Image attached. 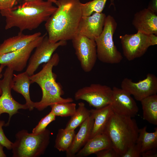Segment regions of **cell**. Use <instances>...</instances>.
<instances>
[{
    "instance_id": "obj_28",
    "label": "cell",
    "mask_w": 157,
    "mask_h": 157,
    "mask_svg": "<svg viewBox=\"0 0 157 157\" xmlns=\"http://www.w3.org/2000/svg\"><path fill=\"white\" fill-rule=\"evenodd\" d=\"M56 117L51 112H50L41 119L38 124L33 129L32 133L38 134L44 131L48 125L56 119Z\"/></svg>"
},
{
    "instance_id": "obj_35",
    "label": "cell",
    "mask_w": 157,
    "mask_h": 157,
    "mask_svg": "<svg viewBox=\"0 0 157 157\" xmlns=\"http://www.w3.org/2000/svg\"><path fill=\"white\" fill-rule=\"evenodd\" d=\"M150 39L151 46H154L157 44V36L154 34H149Z\"/></svg>"
},
{
    "instance_id": "obj_10",
    "label": "cell",
    "mask_w": 157,
    "mask_h": 157,
    "mask_svg": "<svg viewBox=\"0 0 157 157\" xmlns=\"http://www.w3.org/2000/svg\"><path fill=\"white\" fill-rule=\"evenodd\" d=\"M123 53L129 61L143 56L151 46L149 34L140 32L134 34H126L119 37Z\"/></svg>"
},
{
    "instance_id": "obj_13",
    "label": "cell",
    "mask_w": 157,
    "mask_h": 157,
    "mask_svg": "<svg viewBox=\"0 0 157 157\" xmlns=\"http://www.w3.org/2000/svg\"><path fill=\"white\" fill-rule=\"evenodd\" d=\"M121 88L135 99L140 101L144 98L157 93V78L154 74L149 73L146 78L137 82H133L127 78H124L121 85Z\"/></svg>"
},
{
    "instance_id": "obj_20",
    "label": "cell",
    "mask_w": 157,
    "mask_h": 157,
    "mask_svg": "<svg viewBox=\"0 0 157 157\" xmlns=\"http://www.w3.org/2000/svg\"><path fill=\"white\" fill-rule=\"evenodd\" d=\"M94 122L90 138L104 133L106 126L114 113L110 104L98 108L90 110Z\"/></svg>"
},
{
    "instance_id": "obj_14",
    "label": "cell",
    "mask_w": 157,
    "mask_h": 157,
    "mask_svg": "<svg viewBox=\"0 0 157 157\" xmlns=\"http://www.w3.org/2000/svg\"><path fill=\"white\" fill-rule=\"evenodd\" d=\"M111 105L114 113L133 117L137 115L138 108L131 95L122 88L113 87Z\"/></svg>"
},
{
    "instance_id": "obj_38",
    "label": "cell",
    "mask_w": 157,
    "mask_h": 157,
    "mask_svg": "<svg viewBox=\"0 0 157 157\" xmlns=\"http://www.w3.org/2000/svg\"><path fill=\"white\" fill-rule=\"evenodd\" d=\"M29 0H24V1H29ZM47 1H50L51 2H52L53 3L56 4L57 0H46Z\"/></svg>"
},
{
    "instance_id": "obj_29",
    "label": "cell",
    "mask_w": 157,
    "mask_h": 157,
    "mask_svg": "<svg viewBox=\"0 0 157 157\" xmlns=\"http://www.w3.org/2000/svg\"><path fill=\"white\" fill-rule=\"evenodd\" d=\"M140 145L137 142L132 144L121 157H140L141 156Z\"/></svg>"
},
{
    "instance_id": "obj_33",
    "label": "cell",
    "mask_w": 157,
    "mask_h": 157,
    "mask_svg": "<svg viewBox=\"0 0 157 157\" xmlns=\"http://www.w3.org/2000/svg\"><path fill=\"white\" fill-rule=\"evenodd\" d=\"M143 157H157V148L151 149L141 153Z\"/></svg>"
},
{
    "instance_id": "obj_17",
    "label": "cell",
    "mask_w": 157,
    "mask_h": 157,
    "mask_svg": "<svg viewBox=\"0 0 157 157\" xmlns=\"http://www.w3.org/2000/svg\"><path fill=\"white\" fill-rule=\"evenodd\" d=\"M94 122V119L90 115L80 126L79 129L75 134L71 145L66 151V157H75L76 154L85 145L90 138Z\"/></svg>"
},
{
    "instance_id": "obj_2",
    "label": "cell",
    "mask_w": 157,
    "mask_h": 157,
    "mask_svg": "<svg viewBox=\"0 0 157 157\" xmlns=\"http://www.w3.org/2000/svg\"><path fill=\"white\" fill-rule=\"evenodd\" d=\"M53 3L47 0H31L10 9L0 10L1 15L5 18V29L16 27L22 32L37 28L57 9Z\"/></svg>"
},
{
    "instance_id": "obj_31",
    "label": "cell",
    "mask_w": 157,
    "mask_h": 157,
    "mask_svg": "<svg viewBox=\"0 0 157 157\" xmlns=\"http://www.w3.org/2000/svg\"><path fill=\"white\" fill-rule=\"evenodd\" d=\"M95 154L97 157H119L113 147L101 150Z\"/></svg>"
},
{
    "instance_id": "obj_21",
    "label": "cell",
    "mask_w": 157,
    "mask_h": 157,
    "mask_svg": "<svg viewBox=\"0 0 157 157\" xmlns=\"http://www.w3.org/2000/svg\"><path fill=\"white\" fill-rule=\"evenodd\" d=\"M29 77L26 71L17 75L14 74L12 89L23 96L28 109L31 111L34 108V102L31 101L30 97L29 89L31 83Z\"/></svg>"
},
{
    "instance_id": "obj_16",
    "label": "cell",
    "mask_w": 157,
    "mask_h": 157,
    "mask_svg": "<svg viewBox=\"0 0 157 157\" xmlns=\"http://www.w3.org/2000/svg\"><path fill=\"white\" fill-rule=\"evenodd\" d=\"M132 24L137 31L157 35V16L150 9L144 8L134 15Z\"/></svg>"
},
{
    "instance_id": "obj_23",
    "label": "cell",
    "mask_w": 157,
    "mask_h": 157,
    "mask_svg": "<svg viewBox=\"0 0 157 157\" xmlns=\"http://www.w3.org/2000/svg\"><path fill=\"white\" fill-rule=\"evenodd\" d=\"M145 126L139 129V133L136 142L141 146V153L148 150L157 148V129L152 133L147 131Z\"/></svg>"
},
{
    "instance_id": "obj_5",
    "label": "cell",
    "mask_w": 157,
    "mask_h": 157,
    "mask_svg": "<svg viewBox=\"0 0 157 157\" xmlns=\"http://www.w3.org/2000/svg\"><path fill=\"white\" fill-rule=\"evenodd\" d=\"M51 135L47 129L38 134L25 129L19 131L13 144V157H38L43 155L49 144Z\"/></svg>"
},
{
    "instance_id": "obj_27",
    "label": "cell",
    "mask_w": 157,
    "mask_h": 157,
    "mask_svg": "<svg viewBox=\"0 0 157 157\" xmlns=\"http://www.w3.org/2000/svg\"><path fill=\"white\" fill-rule=\"evenodd\" d=\"M107 0H93L81 4L82 16H90L93 13H101Z\"/></svg>"
},
{
    "instance_id": "obj_11",
    "label": "cell",
    "mask_w": 157,
    "mask_h": 157,
    "mask_svg": "<svg viewBox=\"0 0 157 157\" xmlns=\"http://www.w3.org/2000/svg\"><path fill=\"white\" fill-rule=\"evenodd\" d=\"M45 33L41 35L24 48L0 56V64L21 72L26 67L32 52L42 42Z\"/></svg>"
},
{
    "instance_id": "obj_9",
    "label": "cell",
    "mask_w": 157,
    "mask_h": 157,
    "mask_svg": "<svg viewBox=\"0 0 157 157\" xmlns=\"http://www.w3.org/2000/svg\"><path fill=\"white\" fill-rule=\"evenodd\" d=\"M75 53L82 70L90 72L97 60L96 44L94 40L82 35H76L72 40Z\"/></svg>"
},
{
    "instance_id": "obj_15",
    "label": "cell",
    "mask_w": 157,
    "mask_h": 157,
    "mask_svg": "<svg viewBox=\"0 0 157 157\" xmlns=\"http://www.w3.org/2000/svg\"><path fill=\"white\" fill-rule=\"evenodd\" d=\"M106 17L102 13H95L89 16H82L78 24L77 35H83L94 40L103 31Z\"/></svg>"
},
{
    "instance_id": "obj_24",
    "label": "cell",
    "mask_w": 157,
    "mask_h": 157,
    "mask_svg": "<svg viewBox=\"0 0 157 157\" xmlns=\"http://www.w3.org/2000/svg\"><path fill=\"white\" fill-rule=\"evenodd\" d=\"M90 115V110L86 107L85 104L79 102L75 113L71 117L65 129L67 130H75Z\"/></svg>"
},
{
    "instance_id": "obj_4",
    "label": "cell",
    "mask_w": 157,
    "mask_h": 157,
    "mask_svg": "<svg viewBox=\"0 0 157 157\" xmlns=\"http://www.w3.org/2000/svg\"><path fill=\"white\" fill-rule=\"evenodd\" d=\"M139 129L132 117L114 113L104 133L110 140L112 147L121 157L128 148L137 140Z\"/></svg>"
},
{
    "instance_id": "obj_34",
    "label": "cell",
    "mask_w": 157,
    "mask_h": 157,
    "mask_svg": "<svg viewBox=\"0 0 157 157\" xmlns=\"http://www.w3.org/2000/svg\"><path fill=\"white\" fill-rule=\"evenodd\" d=\"M157 14V0H152L151 3L147 8Z\"/></svg>"
},
{
    "instance_id": "obj_3",
    "label": "cell",
    "mask_w": 157,
    "mask_h": 157,
    "mask_svg": "<svg viewBox=\"0 0 157 157\" xmlns=\"http://www.w3.org/2000/svg\"><path fill=\"white\" fill-rule=\"evenodd\" d=\"M59 61L58 54L55 53L50 60L43 65L40 71L30 76L31 83H37L42 90L41 100L34 103V108L39 111H42L54 104L73 101L71 98L62 97L64 92L60 84L56 82V76L52 72L53 67L57 66Z\"/></svg>"
},
{
    "instance_id": "obj_19",
    "label": "cell",
    "mask_w": 157,
    "mask_h": 157,
    "mask_svg": "<svg viewBox=\"0 0 157 157\" xmlns=\"http://www.w3.org/2000/svg\"><path fill=\"white\" fill-rule=\"evenodd\" d=\"M112 147L111 141L105 133L90 138L75 157H83L95 154L101 150Z\"/></svg>"
},
{
    "instance_id": "obj_1",
    "label": "cell",
    "mask_w": 157,
    "mask_h": 157,
    "mask_svg": "<svg viewBox=\"0 0 157 157\" xmlns=\"http://www.w3.org/2000/svg\"><path fill=\"white\" fill-rule=\"evenodd\" d=\"M81 4L79 0H57V9L45 24L51 42L72 40L77 35Z\"/></svg>"
},
{
    "instance_id": "obj_8",
    "label": "cell",
    "mask_w": 157,
    "mask_h": 157,
    "mask_svg": "<svg viewBox=\"0 0 157 157\" xmlns=\"http://www.w3.org/2000/svg\"><path fill=\"white\" fill-rule=\"evenodd\" d=\"M112 90L110 87L98 83H92L78 90L74 94L76 100L86 101L96 108L110 104Z\"/></svg>"
},
{
    "instance_id": "obj_37",
    "label": "cell",
    "mask_w": 157,
    "mask_h": 157,
    "mask_svg": "<svg viewBox=\"0 0 157 157\" xmlns=\"http://www.w3.org/2000/svg\"><path fill=\"white\" fill-rule=\"evenodd\" d=\"M5 66L3 65H1L0 66V78L2 77L1 72L2 71L4 67ZM2 93V91L1 88H0V96L1 95Z\"/></svg>"
},
{
    "instance_id": "obj_25",
    "label": "cell",
    "mask_w": 157,
    "mask_h": 157,
    "mask_svg": "<svg viewBox=\"0 0 157 157\" xmlns=\"http://www.w3.org/2000/svg\"><path fill=\"white\" fill-rule=\"evenodd\" d=\"M75 130L60 129L58 131L54 147L59 151H66L71 145L75 135Z\"/></svg>"
},
{
    "instance_id": "obj_36",
    "label": "cell",
    "mask_w": 157,
    "mask_h": 157,
    "mask_svg": "<svg viewBox=\"0 0 157 157\" xmlns=\"http://www.w3.org/2000/svg\"><path fill=\"white\" fill-rule=\"evenodd\" d=\"M3 147L0 144V157H6V155L3 150Z\"/></svg>"
},
{
    "instance_id": "obj_6",
    "label": "cell",
    "mask_w": 157,
    "mask_h": 157,
    "mask_svg": "<svg viewBox=\"0 0 157 157\" xmlns=\"http://www.w3.org/2000/svg\"><path fill=\"white\" fill-rule=\"evenodd\" d=\"M117 24L113 17H106L103 30L94 40L96 44L97 58L101 62L107 64H117L123 57L114 44L113 36Z\"/></svg>"
},
{
    "instance_id": "obj_7",
    "label": "cell",
    "mask_w": 157,
    "mask_h": 157,
    "mask_svg": "<svg viewBox=\"0 0 157 157\" xmlns=\"http://www.w3.org/2000/svg\"><path fill=\"white\" fill-rule=\"evenodd\" d=\"M14 71L7 67L3 74V77L0 79V88L2 93L0 96V116L3 113L9 115L7 122L5 126H8L12 117L18 113L19 109H28V106L25 104H22L15 100L11 94L13 84V78Z\"/></svg>"
},
{
    "instance_id": "obj_12",
    "label": "cell",
    "mask_w": 157,
    "mask_h": 157,
    "mask_svg": "<svg viewBox=\"0 0 157 157\" xmlns=\"http://www.w3.org/2000/svg\"><path fill=\"white\" fill-rule=\"evenodd\" d=\"M67 44V41L65 40L51 42L47 34L30 57L26 71L30 76L33 75L41 64L46 63L50 60L53 53L59 47Z\"/></svg>"
},
{
    "instance_id": "obj_26",
    "label": "cell",
    "mask_w": 157,
    "mask_h": 157,
    "mask_svg": "<svg viewBox=\"0 0 157 157\" xmlns=\"http://www.w3.org/2000/svg\"><path fill=\"white\" fill-rule=\"evenodd\" d=\"M76 104L72 102L54 104L50 106L51 111L56 116L71 117L75 113Z\"/></svg>"
},
{
    "instance_id": "obj_32",
    "label": "cell",
    "mask_w": 157,
    "mask_h": 157,
    "mask_svg": "<svg viewBox=\"0 0 157 157\" xmlns=\"http://www.w3.org/2000/svg\"><path fill=\"white\" fill-rule=\"evenodd\" d=\"M18 0H0V10L14 7Z\"/></svg>"
},
{
    "instance_id": "obj_18",
    "label": "cell",
    "mask_w": 157,
    "mask_h": 157,
    "mask_svg": "<svg viewBox=\"0 0 157 157\" xmlns=\"http://www.w3.org/2000/svg\"><path fill=\"white\" fill-rule=\"evenodd\" d=\"M41 35L40 32L29 35L19 32L17 35L5 40L0 44V56L20 49Z\"/></svg>"
},
{
    "instance_id": "obj_30",
    "label": "cell",
    "mask_w": 157,
    "mask_h": 157,
    "mask_svg": "<svg viewBox=\"0 0 157 157\" xmlns=\"http://www.w3.org/2000/svg\"><path fill=\"white\" fill-rule=\"evenodd\" d=\"M5 124L4 121L0 120V144L7 149L11 150L13 142L6 136L2 128L3 126H5Z\"/></svg>"
},
{
    "instance_id": "obj_22",
    "label": "cell",
    "mask_w": 157,
    "mask_h": 157,
    "mask_svg": "<svg viewBox=\"0 0 157 157\" xmlns=\"http://www.w3.org/2000/svg\"><path fill=\"white\" fill-rule=\"evenodd\" d=\"M140 101L143 110V119L150 124L157 125V94L147 97Z\"/></svg>"
}]
</instances>
